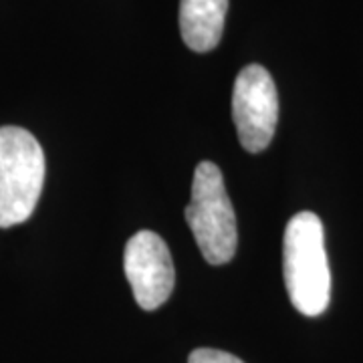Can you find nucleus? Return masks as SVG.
Masks as SVG:
<instances>
[{"instance_id":"f257e3e1","label":"nucleus","mask_w":363,"mask_h":363,"mask_svg":"<svg viewBox=\"0 0 363 363\" xmlns=\"http://www.w3.org/2000/svg\"><path fill=\"white\" fill-rule=\"evenodd\" d=\"M283 272L289 298L305 317L325 313L331 298V271L323 222L313 212L295 214L283 240Z\"/></svg>"},{"instance_id":"f03ea898","label":"nucleus","mask_w":363,"mask_h":363,"mask_svg":"<svg viewBox=\"0 0 363 363\" xmlns=\"http://www.w3.org/2000/svg\"><path fill=\"white\" fill-rule=\"evenodd\" d=\"M45 184V154L30 131L0 128V228L26 222Z\"/></svg>"},{"instance_id":"7ed1b4c3","label":"nucleus","mask_w":363,"mask_h":363,"mask_svg":"<svg viewBox=\"0 0 363 363\" xmlns=\"http://www.w3.org/2000/svg\"><path fill=\"white\" fill-rule=\"evenodd\" d=\"M186 222L206 262L218 267L234 259L236 252V216L220 168L212 162H200L192 180V200L184 210Z\"/></svg>"},{"instance_id":"20e7f679","label":"nucleus","mask_w":363,"mask_h":363,"mask_svg":"<svg viewBox=\"0 0 363 363\" xmlns=\"http://www.w3.org/2000/svg\"><path fill=\"white\" fill-rule=\"evenodd\" d=\"M233 119L247 152L259 154L269 147L279 121V93L264 67L248 65L238 73L233 89Z\"/></svg>"},{"instance_id":"39448f33","label":"nucleus","mask_w":363,"mask_h":363,"mask_svg":"<svg viewBox=\"0 0 363 363\" xmlns=\"http://www.w3.org/2000/svg\"><path fill=\"white\" fill-rule=\"evenodd\" d=\"M123 269L135 303L143 311H156L174 291L176 272L168 245L152 230L133 234L123 252Z\"/></svg>"},{"instance_id":"423d86ee","label":"nucleus","mask_w":363,"mask_h":363,"mask_svg":"<svg viewBox=\"0 0 363 363\" xmlns=\"http://www.w3.org/2000/svg\"><path fill=\"white\" fill-rule=\"evenodd\" d=\"M228 0H180V33L194 52L218 47L224 30Z\"/></svg>"},{"instance_id":"0eeeda50","label":"nucleus","mask_w":363,"mask_h":363,"mask_svg":"<svg viewBox=\"0 0 363 363\" xmlns=\"http://www.w3.org/2000/svg\"><path fill=\"white\" fill-rule=\"evenodd\" d=\"M188 363H245L238 359L233 353H226L220 350H210V347H200L194 350L188 357Z\"/></svg>"}]
</instances>
